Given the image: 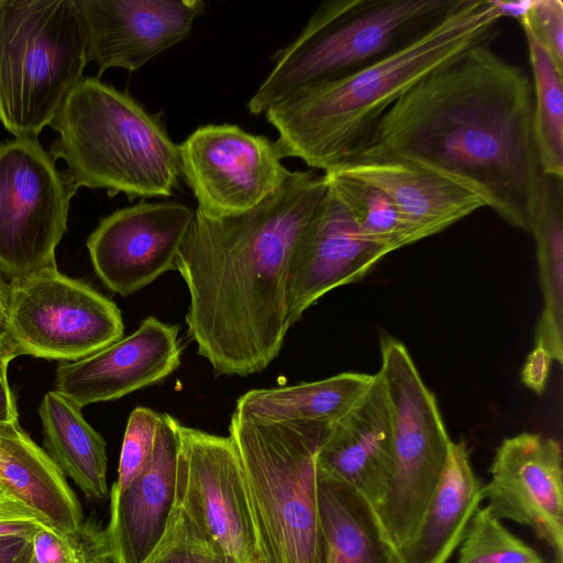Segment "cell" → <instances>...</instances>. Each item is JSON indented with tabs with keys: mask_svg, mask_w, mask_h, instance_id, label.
<instances>
[{
	"mask_svg": "<svg viewBox=\"0 0 563 563\" xmlns=\"http://www.w3.org/2000/svg\"><path fill=\"white\" fill-rule=\"evenodd\" d=\"M482 496L496 518L529 527L563 562V465L555 439L532 432L505 438Z\"/></svg>",
	"mask_w": 563,
	"mask_h": 563,
	"instance_id": "14",
	"label": "cell"
},
{
	"mask_svg": "<svg viewBox=\"0 0 563 563\" xmlns=\"http://www.w3.org/2000/svg\"><path fill=\"white\" fill-rule=\"evenodd\" d=\"M19 415L12 396L8 374L0 372V422L19 421Z\"/></svg>",
	"mask_w": 563,
	"mask_h": 563,
	"instance_id": "38",
	"label": "cell"
},
{
	"mask_svg": "<svg viewBox=\"0 0 563 563\" xmlns=\"http://www.w3.org/2000/svg\"><path fill=\"white\" fill-rule=\"evenodd\" d=\"M8 285L0 277V325L4 327L7 319Z\"/></svg>",
	"mask_w": 563,
	"mask_h": 563,
	"instance_id": "42",
	"label": "cell"
},
{
	"mask_svg": "<svg viewBox=\"0 0 563 563\" xmlns=\"http://www.w3.org/2000/svg\"><path fill=\"white\" fill-rule=\"evenodd\" d=\"M327 563H405L377 508L354 488L319 478Z\"/></svg>",
	"mask_w": 563,
	"mask_h": 563,
	"instance_id": "23",
	"label": "cell"
},
{
	"mask_svg": "<svg viewBox=\"0 0 563 563\" xmlns=\"http://www.w3.org/2000/svg\"><path fill=\"white\" fill-rule=\"evenodd\" d=\"M195 210L179 201L144 202L103 218L87 240L93 269L123 297L175 269Z\"/></svg>",
	"mask_w": 563,
	"mask_h": 563,
	"instance_id": "13",
	"label": "cell"
},
{
	"mask_svg": "<svg viewBox=\"0 0 563 563\" xmlns=\"http://www.w3.org/2000/svg\"><path fill=\"white\" fill-rule=\"evenodd\" d=\"M49 125L58 134L49 154L66 163L76 189H106L134 200L169 197L178 187L179 145L159 117L98 78H82Z\"/></svg>",
	"mask_w": 563,
	"mask_h": 563,
	"instance_id": "4",
	"label": "cell"
},
{
	"mask_svg": "<svg viewBox=\"0 0 563 563\" xmlns=\"http://www.w3.org/2000/svg\"><path fill=\"white\" fill-rule=\"evenodd\" d=\"M523 30L533 90V136L543 175L563 178V73Z\"/></svg>",
	"mask_w": 563,
	"mask_h": 563,
	"instance_id": "27",
	"label": "cell"
},
{
	"mask_svg": "<svg viewBox=\"0 0 563 563\" xmlns=\"http://www.w3.org/2000/svg\"><path fill=\"white\" fill-rule=\"evenodd\" d=\"M87 58L99 74L134 71L185 40L206 9L201 0H77Z\"/></svg>",
	"mask_w": 563,
	"mask_h": 563,
	"instance_id": "15",
	"label": "cell"
},
{
	"mask_svg": "<svg viewBox=\"0 0 563 563\" xmlns=\"http://www.w3.org/2000/svg\"><path fill=\"white\" fill-rule=\"evenodd\" d=\"M88 63L77 0H0V121L36 137Z\"/></svg>",
	"mask_w": 563,
	"mask_h": 563,
	"instance_id": "7",
	"label": "cell"
},
{
	"mask_svg": "<svg viewBox=\"0 0 563 563\" xmlns=\"http://www.w3.org/2000/svg\"><path fill=\"white\" fill-rule=\"evenodd\" d=\"M76 556L71 536H64L42 525L30 540L26 563H74Z\"/></svg>",
	"mask_w": 563,
	"mask_h": 563,
	"instance_id": "33",
	"label": "cell"
},
{
	"mask_svg": "<svg viewBox=\"0 0 563 563\" xmlns=\"http://www.w3.org/2000/svg\"><path fill=\"white\" fill-rule=\"evenodd\" d=\"M394 468L393 423L379 376L356 404L332 423L317 453L320 479L354 488L377 509Z\"/></svg>",
	"mask_w": 563,
	"mask_h": 563,
	"instance_id": "18",
	"label": "cell"
},
{
	"mask_svg": "<svg viewBox=\"0 0 563 563\" xmlns=\"http://www.w3.org/2000/svg\"><path fill=\"white\" fill-rule=\"evenodd\" d=\"M161 413L139 406L130 413L121 446L118 479L111 490L120 492L148 464L155 444Z\"/></svg>",
	"mask_w": 563,
	"mask_h": 563,
	"instance_id": "31",
	"label": "cell"
},
{
	"mask_svg": "<svg viewBox=\"0 0 563 563\" xmlns=\"http://www.w3.org/2000/svg\"><path fill=\"white\" fill-rule=\"evenodd\" d=\"M4 328L19 355L78 361L123 335L117 305L51 267L8 285Z\"/></svg>",
	"mask_w": 563,
	"mask_h": 563,
	"instance_id": "9",
	"label": "cell"
},
{
	"mask_svg": "<svg viewBox=\"0 0 563 563\" xmlns=\"http://www.w3.org/2000/svg\"><path fill=\"white\" fill-rule=\"evenodd\" d=\"M181 177L211 218L245 212L288 177L275 142L234 124L195 130L180 145Z\"/></svg>",
	"mask_w": 563,
	"mask_h": 563,
	"instance_id": "12",
	"label": "cell"
},
{
	"mask_svg": "<svg viewBox=\"0 0 563 563\" xmlns=\"http://www.w3.org/2000/svg\"><path fill=\"white\" fill-rule=\"evenodd\" d=\"M19 355L4 327L0 325V372L8 374L10 362Z\"/></svg>",
	"mask_w": 563,
	"mask_h": 563,
	"instance_id": "41",
	"label": "cell"
},
{
	"mask_svg": "<svg viewBox=\"0 0 563 563\" xmlns=\"http://www.w3.org/2000/svg\"><path fill=\"white\" fill-rule=\"evenodd\" d=\"M536 241L543 309L534 345L552 360L563 358V178L543 175L541 195L530 229Z\"/></svg>",
	"mask_w": 563,
	"mask_h": 563,
	"instance_id": "26",
	"label": "cell"
},
{
	"mask_svg": "<svg viewBox=\"0 0 563 563\" xmlns=\"http://www.w3.org/2000/svg\"><path fill=\"white\" fill-rule=\"evenodd\" d=\"M31 538L0 537V563H25Z\"/></svg>",
	"mask_w": 563,
	"mask_h": 563,
	"instance_id": "36",
	"label": "cell"
},
{
	"mask_svg": "<svg viewBox=\"0 0 563 563\" xmlns=\"http://www.w3.org/2000/svg\"><path fill=\"white\" fill-rule=\"evenodd\" d=\"M501 20L493 0H459L398 51L342 78L299 90L271 106L282 158L323 172L357 152L391 104L424 76L467 49L490 44Z\"/></svg>",
	"mask_w": 563,
	"mask_h": 563,
	"instance_id": "3",
	"label": "cell"
},
{
	"mask_svg": "<svg viewBox=\"0 0 563 563\" xmlns=\"http://www.w3.org/2000/svg\"><path fill=\"white\" fill-rule=\"evenodd\" d=\"M325 172L382 190L418 240L438 234L486 207L473 190L421 163L388 155H353Z\"/></svg>",
	"mask_w": 563,
	"mask_h": 563,
	"instance_id": "19",
	"label": "cell"
},
{
	"mask_svg": "<svg viewBox=\"0 0 563 563\" xmlns=\"http://www.w3.org/2000/svg\"><path fill=\"white\" fill-rule=\"evenodd\" d=\"M141 563H234L175 501L166 528Z\"/></svg>",
	"mask_w": 563,
	"mask_h": 563,
	"instance_id": "30",
	"label": "cell"
},
{
	"mask_svg": "<svg viewBox=\"0 0 563 563\" xmlns=\"http://www.w3.org/2000/svg\"><path fill=\"white\" fill-rule=\"evenodd\" d=\"M0 483L60 534H73L84 523L81 505L66 476L19 421L0 422Z\"/></svg>",
	"mask_w": 563,
	"mask_h": 563,
	"instance_id": "21",
	"label": "cell"
},
{
	"mask_svg": "<svg viewBox=\"0 0 563 563\" xmlns=\"http://www.w3.org/2000/svg\"><path fill=\"white\" fill-rule=\"evenodd\" d=\"M552 357L545 349L534 345L528 354L521 371L522 383L532 391L541 395L547 387Z\"/></svg>",
	"mask_w": 563,
	"mask_h": 563,
	"instance_id": "35",
	"label": "cell"
},
{
	"mask_svg": "<svg viewBox=\"0 0 563 563\" xmlns=\"http://www.w3.org/2000/svg\"><path fill=\"white\" fill-rule=\"evenodd\" d=\"M175 501L234 563L260 556L244 471L231 438L176 421Z\"/></svg>",
	"mask_w": 563,
	"mask_h": 563,
	"instance_id": "11",
	"label": "cell"
},
{
	"mask_svg": "<svg viewBox=\"0 0 563 563\" xmlns=\"http://www.w3.org/2000/svg\"><path fill=\"white\" fill-rule=\"evenodd\" d=\"M9 498H13V497L9 495V493L5 490V488L0 483V499H9Z\"/></svg>",
	"mask_w": 563,
	"mask_h": 563,
	"instance_id": "43",
	"label": "cell"
},
{
	"mask_svg": "<svg viewBox=\"0 0 563 563\" xmlns=\"http://www.w3.org/2000/svg\"><path fill=\"white\" fill-rule=\"evenodd\" d=\"M457 563H544L529 544L510 532L489 509L479 507L459 547Z\"/></svg>",
	"mask_w": 563,
	"mask_h": 563,
	"instance_id": "29",
	"label": "cell"
},
{
	"mask_svg": "<svg viewBox=\"0 0 563 563\" xmlns=\"http://www.w3.org/2000/svg\"><path fill=\"white\" fill-rule=\"evenodd\" d=\"M519 23L532 34L555 67L563 73V1L532 0Z\"/></svg>",
	"mask_w": 563,
	"mask_h": 563,
	"instance_id": "32",
	"label": "cell"
},
{
	"mask_svg": "<svg viewBox=\"0 0 563 563\" xmlns=\"http://www.w3.org/2000/svg\"><path fill=\"white\" fill-rule=\"evenodd\" d=\"M251 563H264V562L262 561V559H261V558H258V559H256L255 561H253V562H251Z\"/></svg>",
	"mask_w": 563,
	"mask_h": 563,
	"instance_id": "44",
	"label": "cell"
},
{
	"mask_svg": "<svg viewBox=\"0 0 563 563\" xmlns=\"http://www.w3.org/2000/svg\"><path fill=\"white\" fill-rule=\"evenodd\" d=\"M386 255L364 239L349 211L328 189L297 243L288 282V322L330 290L365 277Z\"/></svg>",
	"mask_w": 563,
	"mask_h": 563,
	"instance_id": "17",
	"label": "cell"
},
{
	"mask_svg": "<svg viewBox=\"0 0 563 563\" xmlns=\"http://www.w3.org/2000/svg\"><path fill=\"white\" fill-rule=\"evenodd\" d=\"M499 15L503 18H512L518 22L526 15L528 12L532 0H520V1H503V0H493Z\"/></svg>",
	"mask_w": 563,
	"mask_h": 563,
	"instance_id": "40",
	"label": "cell"
},
{
	"mask_svg": "<svg viewBox=\"0 0 563 563\" xmlns=\"http://www.w3.org/2000/svg\"><path fill=\"white\" fill-rule=\"evenodd\" d=\"M380 356L377 375L391 412L394 468L377 511L400 549L420 522L444 470L452 440L435 396L405 344L384 334Z\"/></svg>",
	"mask_w": 563,
	"mask_h": 563,
	"instance_id": "8",
	"label": "cell"
},
{
	"mask_svg": "<svg viewBox=\"0 0 563 563\" xmlns=\"http://www.w3.org/2000/svg\"><path fill=\"white\" fill-rule=\"evenodd\" d=\"M75 191L36 137L0 144V271L10 280L56 267Z\"/></svg>",
	"mask_w": 563,
	"mask_h": 563,
	"instance_id": "10",
	"label": "cell"
},
{
	"mask_svg": "<svg viewBox=\"0 0 563 563\" xmlns=\"http://www.w3.org/2000/svg\"><path fill=\"white\" fill-rule=\"evenodd\" d=\"M27 561V560H26ZM26 563V562H25Z\"/></svg>",
	"mask_w": 563,
	"mask_h": 563,
	"instance_id": "46",
	"label": "cell"
},
{
	"mask_svg": "<svg viewBox=\"0 0 563 563\" xmlns=\"http://www.w3.org/2000/svg\"><path fill=\"white\" fill-rule=\"evenodd\" d=\"M324 176L364 239L387 254L419 241L382 190L342 174L324 172Z\"/></svg>",
	"mask_w": 563,
	"mask_h": 563,
	"instance_id": "28",
	"label": "cell"
},
{
	"mask_svg": "<svg viewBox=\"0 0 563 563\" xmlns=\"http://www.w3.org/2000/svg\"><path fill=\"white\" fill-rule=\"evenodd\" d=\"M482 483L466 444L451 441L444 470L420 522L399 550L405 563H446L479 508Z\"/></svg>",
	"mask_w": 563,
	"mask_h": 563,
	"instance_id": "22",
	"label": "cell"
},
{
	"mask_svg": "<svg viewBox=\"0 0 563 563\" xmlns=\"http://www.w3.org/2000/svg\"><path fill=\"white\" fill-rule=\"evenodd\" d=\"M373 379L374 375L343 372L316 382L251 389L238 398L235 411L267 421L332 424L356 404Z\"/></svg>",
	"mask_w": 563,
	"mask_h": 563,
	"instance_id": "25",
	"label": "cell"
},
{
	"mask_svg": "<svg viewBox=\"0 0 563 563\" xmlns=\"http://www.w3.org/2000/svg\"><path fill=\"white\" fill-rule=\"evenodd\" d=\"M327 189L324 174L297 170L245 212L195 210L175 269L189 292L188 336L214 372L247 376L278 356L290 328L292 256Z\"/></svg>",
	"mask_w": 563,
	"mask_h": 563,
	"instance_id": "2",
	"label": "cell"
},
{
	"mask_svg": "<svg viewBox=\"0 0 563 563\" xmlns=\"http://www.w3.org/2000/svg\"><path fill=\"white\" fill-rule=\"evenodd\" d=\"M179 327L147 317L102 350L56 371L55 389L80 409L119 399L174 373L181 361Z\"/></svg>",
	"mask_w": 563,
	"mask_h": 563,
	"instance_id": "16",
	"label": "cell"
},
{
	"mask_svg": "<svg viewBox=\"0 0 563 563\" xmlns=\"http://www.w3.org/2000/svg\"><path fill=\"white\" fill-rule=\"evenodd\" d=\"M45 452L91 500L109 494L106 441L84 418L81 409L56 390L40 407Z\"/></svg>",
	"mask_w": 563,
	"mask_h": 563,
	"instance_id": "24",
	"label": "cell"
},
{
	"mask_svg": "<svg viewBox=\"0 0 563 563\" xmlns=\"http://www.w3.org/2000/svg\"><path fill=\"white\" fill-rule=\"evenodd\" d=\"M553 563H563V562H562V561H558V560H556V561H555V562H553Z\"/></svg>",
	"mask_w": 563,
	"mask_h": 563,
	"instance_id": "45",
	"label": "cell"
},
{
	"mask_svg": "<svg viewBox=\"0 0 563 563\" xmlns=\"http://www.w3.org/2000/svg\"><path fill=\"white\" fill-rule=\"evenodd\" d=\"M330 426L231 415L264 563H327L317 453Z\"/></svg>",
	"mask_w": 563,
	"mask_h": 563,
	"instance_id": "5",
	"label": "cell"
},
{
	"mask_svg": "<svg viewBox=\"0 0 563 563\" xmlns=\"http://www.w3.org/2000/svg\"><path fill=\"white\" fill-rule=\"evenodd\" d=\"M44 523L35 519H4L0 520V537L32 538Z\"/></svg>",
	"mask_w": 563,
	"mask_h": 563,
	"instance_id": "37",
	"label": "cell"
},
{
	"mask_svg": "<svg viewBox=\"0 0 563 563\" xmlns=\"http://www.w3.org/2000/svg\"><path fill=\"white\" fill-rule=\"evenodd\" d=\"M70 536L76 551L74 563H111L104 529L92 521H84Z\"/></svg>",
	"mask_w": 563,
	"mask_h": 563,
	"instance_id": "34",
	"label": "cell"
},
{
	"mask_svg": "<svg viewBox=\"0 0 563 563\" xmlns=\"http://www.w3.org/2000/svg\"><path fill=\"white\" fill-rule=\"evenodd\" d=\"M459 0H330L298 36L273 57L274 66L247 102L258 115L288 96L349 76L404 47Z\"/></svg>",
	"mask_w": 563,
	"mask_h": 563,
	"instance_id": "6",
	"label": "cell"
},
{
	"mask_svg": "<svg viewBox=\"0 0 563 563\" xmlns=\"http://www.w3.org/2000/svg\"><path fill=\"white\" fill-rule=\"evenodd\" d=\"M353 155L421 163L530 232L543 179L531 78L490 44L474 46L402 93Z\"/></svg>",
	"mask_w": 563,
	"mask_h": 563,
	"instance_id": "1",
	"label": "cell"
},
{
	"mask_svg": "<svg viewBox=\"0 0 563 563\" xmlns=\"http://www.w3.org/2000/svg\"><path fill=\"white\" fill-rule=\"evenodd\" d=\"M4 519H35L41 521L35 514L14 498L0 499V520Z\"/></svg>",
	"mask_w": 563,
	"mask_h": 563,
	"instance_id": "39",
	"label": "cell"
},
{
	"mask_svg": "<svg viewBox=\"0 0 563 563\" xmlns=\"http://www.w3.org/2000/svg\"><path fill=\"white\" fill-rule=\"evenodd\" d=\"M176 421L161 413L148 464L126 488L110 492V520L104 533L111 563H141L166 528L176 495Z\"/></svg>",
	"mask_w": 563,
	"mask_h": 563,
	"instance_id": "20",
	"label": "cell"
}]
</instances>
